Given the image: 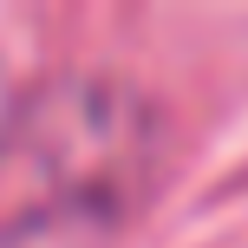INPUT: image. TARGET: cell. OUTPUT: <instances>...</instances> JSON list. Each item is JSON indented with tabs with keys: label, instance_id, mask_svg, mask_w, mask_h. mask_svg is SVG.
I'll list each match as a JSON object with an SVG mask.
<instances>
[{
	"label": "cell",
	"instance_id": "obj_1",
	"mask_svg": "<svg viewBox=\"0 0 248 248\" xmlns=\"http://www.w3.org/2000/svg\"><path fill=\"white\" fill-rule=\"evenodd\" d=\"M163 118L111 72L33 78L0 111V248L111 229L157 189Z\"/></svg>",
	"mask_w": 248,
	"mask_h": 248
}]
</instances>
